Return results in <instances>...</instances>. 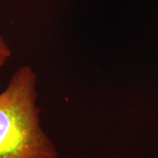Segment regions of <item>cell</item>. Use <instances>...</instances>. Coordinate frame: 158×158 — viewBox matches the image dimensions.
<instances>
[{
  "label": "cell",
  "mask_w": 158,
  "mask_h": 158,
  "mask_svg": "<svg viewBox=\"0 0 158 158\" xmlns=\"http://www.w3.org/2000/svg\"><path fill=\"white\" fill-rule=\"evenodd\" d=\"M11 56V51L6 40L0 35V68H2Z\"/></svg>",
  "instance_id": "cell-2"
},
{
  "label": "cell",
  "mask_w": 158,
  "mask_h": 158,
  "mask_svg": "<svg viewBox=\"0 0 158 158\" xmlns=\"http://www.w3.org/2000/svg\"><path fill=\"white\" fill-rule=\"evenodd\" d=\"M36 86L37 75L24 65L0 93V158H58L40 123Z\"/></svg>",
  "instance_id": "cell-1"
}]
</instances>
